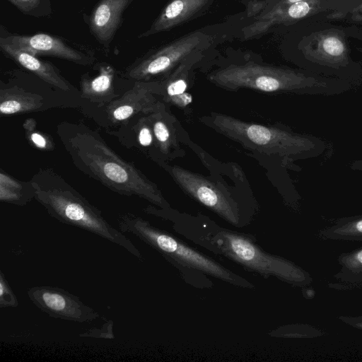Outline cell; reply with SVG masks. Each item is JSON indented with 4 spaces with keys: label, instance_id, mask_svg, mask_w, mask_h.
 Listing matches in <instances>:
<instances>
[{
    "label": "cell",
    "instance_id": "obj_1",
    "mask_svg": "<svg viewBox=\"0 0 362 362\" xmlns=\"http://www.w3.org/2000/svg\"><path fill=\"white\" fill-rule=\"evenodd\" d=\"M148 212L168 221L175 233L189 241L264 278L275 277L296 286L310 281L307 272L291 261L266 252L250 235L223 228L207 218L178 214L170 207L151 206Z\"/></svg>",
    "mask_w": 362,
    "mask_h": 362
},
{
    "label": "cell",
    "instance_id": "obj_2",
    "mask_svg": "<svg viewBox=\"0 0 362 362\" xmlns=\"http://www.w3.org/2000/svg\"><path fill=\"white\" fill-rule=\"evenodd\" d=\"M57 133L78 170L120 195L137 196L160 209L170 207L156 184L122 158L99 133L83 123L62 122Z\"/></svg>",
    "mask_w": 362,
    "mask_h": 362
},
{
    "label": "cell",
    "instance_id": "obj_3",
    "mask_svg": "<svg viewBox=\"0 0 362 362\" xmlns=\"http://www.w3.org/2000/svg\"><path fill=\"white\" fill-rule=\"evenodd\" d=\"M117 223L122 233L135 235L157 251L178 271L186 283L194 287L211 288L214 284L209 278L210 276L243 288H255L247 279L138 215L132 213L120 214Z\"/></svg>",
    "mask_w": 362,
    "mask_h": 362
},
{
    "label": "cell",
    "instance_id": "obj_4",
    "mask_svg": "<svg viewBox=\"0 0 362 362\" xmlns=\"http://www.w3.org/2000/svg\"><path fill=\"white\" fill-rule=\"evenodd\" d=\"M31 183L35 199L49 215L61 223L79 228L115 243L139 261L140 251L120 230L112 226L102 211L90 203L51 168H42L33 175Z\"/></svg>",
    "mask_w": 362,
    "mask_h": 362
},
{
    "label": "cell",
    "instance_id": "obj_5",
    "mask_svg": "<svg viewBox=\"0 0 362 362\" xmlns=\"http://www.w3.org/2000/svg\"><path fill=\"white\" fill-rule=\"evenodd\" d=\"M208 80L222 88H250L264 93H329V81L301 72L255 62L230 64L214 71Z\"/></svg>",
    "mask_w": 362,
    "mask_h": 362
},
{
    "label": "cell",
    "instance_id": "obj_6",
    "mask_svg": "<svg viewBox=\"0 0 362 362\" xmlns=\"http://www.w3.org/2000/svg\"><path fill=\"white\" fill-rule=\"evenodd\" d=\"M202 121L245 148L264 154L297 156L315 147L314 141L306 136L277 127L243 121L224 114L211 112Z\"/></svg>",
    "mask_w": 362,
    "mask_h": 362
},
{
    "label": "cell",
    "instance_id": "obj_7",
    "mask_svg": "<svg viewBox=\"0 0 362 362\" xmlns=\"http://www.w3.org/2000/svg\"><path fill=\"white\" fill-rule=\"evenodd\" d=\"M173 177L189 196L206 206L223 220L237 228L252 222L253 214L242 205L227 189H223L209 179L166 162L158 164Z\"/></svg>",
    "mask_w": 362,
    "mask_h": 362
},
{
    "label": "cell",
    "instance_id": "obj_8",
    "mask_svg": "<svg viewBox=\"0 0 362 362\" xmlns=\"http://www.w3.org/2000/svg\"><path fill=\"white\" fill-rule=\"evenodd\" d=\"M211 42V37L200 30L189 33L136 58L120 76L130 81H151L159 76L162 79L193 52L206 49Z\"/></svg>",
    "mask_w": 362,
    "mask_h": 362
},
{
    "label": "cell",
    "instance_id": "obj_9",
    "mask_svg": "<svg viewBox=\"0 0 362 362\" xmlns=\"http://www.w3.org/2000/svg\"><path fill=\"white\" fill-rule=\"evenodd\" d=\"M133 86L117 98L88 114L104 128H116L139 114L150 113L160 100L161 81H132Z\"/></svg>",
    "mask_w": 362,
    "mask_h": 362
},
{
    "label": "cell",
    "instance_id": "obj_10",
    "mask_svg": "<svg viewBox=\"0 0 362 362\" xmlns=\"http://www.w3.org/2000/svg\"><path fill=\"white\" fill-rule=\"evenodd\" d=\"M0 41L37 56L56 57L78 65L93 66L97 62L95 51L93 47L49 33H15L1 25Z\"/></svg>",
    "mask_w": 362,
    "mask_h": 362
},
{
    "label": "cell",
    "instance_id": "obj_11",
    "mask_svg": "<svg viewBox=\"0 0 362 362\" xmlns=\"http://www.w3.org/2000/svg\"><path fill=\"white\" fill-rule=\"evenodd\" d=\"M27 294L31 302L49 317L75 322H90L99 317L91 307L74 294L59 287L36 286Z\"/></svg>",
    "mask_w": 362,
    "mask_h": 362
},
{
    "label": "cell",
    "instance_id": "obj_12",
    "mask_svg": "<svg viewBox=\"0 0 362 362\" xmlns=\"http://www.w3.org/2000/svg\"><path fill=\"white\" fill-rule=\"evenodd\" d=\"M301 50L306 59L321 65L339 69L349 63L346 40L339 30L312 33L301 42Z\"/></svg>",
    "mask_w": 362,
    "mask_h": 362
},
{
    "label": "cell",
    "instance_id": "obj_13",
    "mask_svg": "<svg viewBox=\"0 0 362 362\" xmlns=\"http://www.w3.org/2000/svg\"><path fill=\"white\" fill-rule=\"evenodd\" d=\"M134 0H99L89 15L83 14L90 35L108 52L119 29L123 14Z\"/></svg>",
    "mask_w": 362,
    "mask_h": 362
},
{
    "label": "cell",
    "instance_id": "obj_14",
    "mask_svg": "<svg viewBox=\"0 0 362 362\" xmlns=\"http://www.w3.org/2000/svg\"><path fill=\"white\" fill-rule=\"evenodd\" d=\"M325 1L305 0L259 13L255 21L242 30L244 39L257 37L276 25H288L320 12Z\"/></svg>",
    "mask_w": 362,
    "mask_h": 362
},
{
    "label": "cell",
    "instance_id": "obj_15",
    "mask_svg": "<svg viewBox=\"0 0 362 362\" xmlns=\"http://www.w3.org/2000/svg\"><path fill=\"white\" fill-rule=\"evenodd\" d=\"M148 115L159 155L157 163L183 156L179 143V123L170 111L168 105L159 100Z\"/></svg>",
    "mask_w": 362,
    "mask_h": 362
},
{
    "label": "cell",
    "instance_id": "obj_16",
    "mask_svg": "<svg viewBox=\"0 0 362 362\" xmlns=\"http://www.w3.org/2000/svg\"><path fill=\"white\" fill-rule=\"evenodd\" d=\"M214 0H170L146 31L137 37L144 38L168 31L206 12Z\"/></svg>",
    "mask_w": 362,
    "mask_h": 362
},
{
    "label": "cell",
    "instance_id": "obj_17",
    "mask_svg": "<svg viewBox=\"0 0 362 362\" xmlns=\"http://www.w3.org/2000/svg\"><path fill=\"white\" fill-rule=\"evenodd\" d=\"M96 73L86 72L80 79V98L89 102L93 107H100L117 98L121 95L116 92L115 82L117 71L107 62H96L93 65Z\"/></svg>",
    "mask_w": 362,
    "mask_h": 362
},
{
    "label": "cell",
    "instance_id": "obj_18",
    "mask_svg": "<svg viewBox=\"0 0 362 362\" xmlns=\"http://www.w3.org/2000/svg\"><path fill=\"white\" fill-rule=\"evenodd\" d=\"M203 51H194L187 56L166 77L160 79V100L168 105L185 109L192 102V95L187 92L194 66L203 57Z\"/></svg>",
    "mask_w": 362,
    "mask_h": 362
},
{
    "label": "cell",
    "instance_id": "obj_19",
    "mask_svg": "<svg viewBox=\"0 0 362 362\" xmlns=\"http://www.w3.org/2000/svg\"><path fill=\"white\" fill-rule=\"evenodd\" d=\"M148 114H139L107 132L127 148H136L158 163L159 155Z\"/></svg>",
    "mask_w": 362,
    "mask_h": 362
},
{
    "label": "cell",
    "instance_id": "obj_20",
    "mask_svg": "<svg viewBox=\"0 0 362 362\" xmlns=\"http://www.w3.org/2000/svg\"><path fill=\"white\" fill-rule=\"evenodd\" d=\"M0 49L7 57L22 68L35 74L50 86L64 92L77 91L52 62L40 59L37 55L13 47L0 41Z\"/></svg>",
    "mask_w": 362,
    "mask_h": 362
},
{
    "label": "cell",
    "instance_id": "obj_21",
    "mask_svg": "<svg viewBox=\"0 0 362 362\" xmlns=\"http://www.w3.org/2000/svg\"><path fill=\"white\" fill-rule=\"evenodd\" d=\"M45 98L28 91L18 85L4 83L0 86V113L1 116L28 113L47 108Z\"/></svg>",
    "mask_w": 362,
    "mask_h": 362
},
{
    "label": "cell",
    "instance_id": "obj_22",
    "mask_svg": "<svg viewBox=\"0 0 362 362\" xmlns=\"http://www.w3.org/2000/svg\"><path fill=\"white\" fill-rule=\"evenodd\" d=\"M35 198L31 181H21L0 170V200L17 206H24Z\"/></svg>",
    "mask_w": 362,
    "mask_h": 362
},
{
    "label": "cell",
    "instance_id": "obj_23",
    "mask_svg": "<svg viewBox=\"0 0 362 362\" xmlns=\"http://www.w3.org/2000/svg\"><path fill=\"white\" fill-rule=\"evenodd\" d=\"M322 240L362 241V215L341 218L318 232Z\"/></svg>",
    "mask_w": 362,
    "mask_h": 362
},
{
    "label": "cell",
    "instance_id": "obj_24",
    "mask_svg": "<svg viewBox=\"0 0 362 362\" xmlns=\"http://www.w3.org/2000/svg\"><path fill=\"white\" fill-rule=\"evenodd\" d=\"M340 269L334 278L341 284L362 286V247L339 255Z\"/></svg>",
    "mask_w": 362,
    "mask_h": 362
},
{
    "label": "cell",
    "instance_id": "obj_25",
    "mask_svg": "<svg viewBox=\"0 0 362 362\" xmlns=\"http://www.w3.org/2000/svg\"><path fill=\"white\" fill-rule=\"evenodd\" d=\"M23 127L26 139L33 147L44 151L54 150L53 139L49 134L37 129L36 122L34 119H26L23 124Z\"/></svg>",
    "mask_w": 362,
    "mask_h": 362
},
{
    "label": "cell",
    "instance_id": "obj_26",
    "mask_svg": "<svg viewBox=\"0 0 362 362\" xmlns=\"http://www.w3.org/2000/svg\"><path fill=\"white\" fill-rule=\"evenodd\" d=\"M25 16L50 17L53 13L51 0H6Z\"/></svg>",
    "mask_w": 362,
    "mask_h": 362
},
{
    "label": "cell",
    "instance_id": "obj_27",
    "mask_svg": "<svg viewBox=\"0 0 362 362\" xmlns=\"http://www.w3.org/2000/svg\"><path fill=\"white\" fill-rule=\"evenodd\" d=\"M18 305V299L11 288L4 273L0 274V307L16 308Z\"/></svg>",
    "mask_w": 362,
    "mask_h": 362
},
{
    "label": "cell",
    "instance_id": "obj_28",
    "mask_svg": "<svg viewBox=\"0 0 362 362\" xmlns=\"http://www.w3.org/2000/svg\"><path fill=\"white\" fill-rule=\"evenodd\" d=\"M300 1L305 0H271L267 2H250L248 13L249 14L255 15L258 12L269 11Z\"/></svg>",
    "mask_w": 362,
    "mask_h": 362
},
{
    "label": "cell",
    "instance_id": "obj_29",
    "mask_svg": "<svg viewBox=\"0 0 362 362\" xmlns=\"http://www.w3.org/2000/svg\"><path fill=\"white\" fill-rule=\"evenodd\" d=\"M340 319L354 327L362 329V316L359 317H340Z\"/></svg>",
    "mask_w": 362,
    "mask_h": 362
},
{
    "label": "cell",
    "instance_id": "obj_30",
    "mask_svg": "<svg viewBox=\"0 0 362 362\" xmlns=\"http://www.w3.org/2000/svg\"><path fill=\"white\" fill-rule=\"evenodd\" d=\"M352 168L362 170V160L355 162L352 165Z\"/></svg>",
    "mask_w": 362,
    "mask_h": 362
},
{
    "label": "cell",
    "instance_id": "obj_31",
    "mask_svg": "<svg viewBox=\"0 0 362 362\" xmlns=\"http://www.w3.org/2000/svg\"><path fill=\"white\" fill-rule=\"evenodd\" d=\"M361 12H362V6H361Z\"/></svg>",
    "mask_w": 362,
    "mask_h": 362
},
{
    "label": "cell",
    "instance_id": "obj_32",
    "mask_svg": "<svg viewBox=\"0 0 362 362\" xmlns=\"http://www.w3.org/2000/svg\"><path fill=\"white\" fill-rule=\"evenodd\" d=\"M251 1H252V0H251Z\"/></svg>",
    "mask_w": 362,
    "mask_h": 362
}]
</instances>
